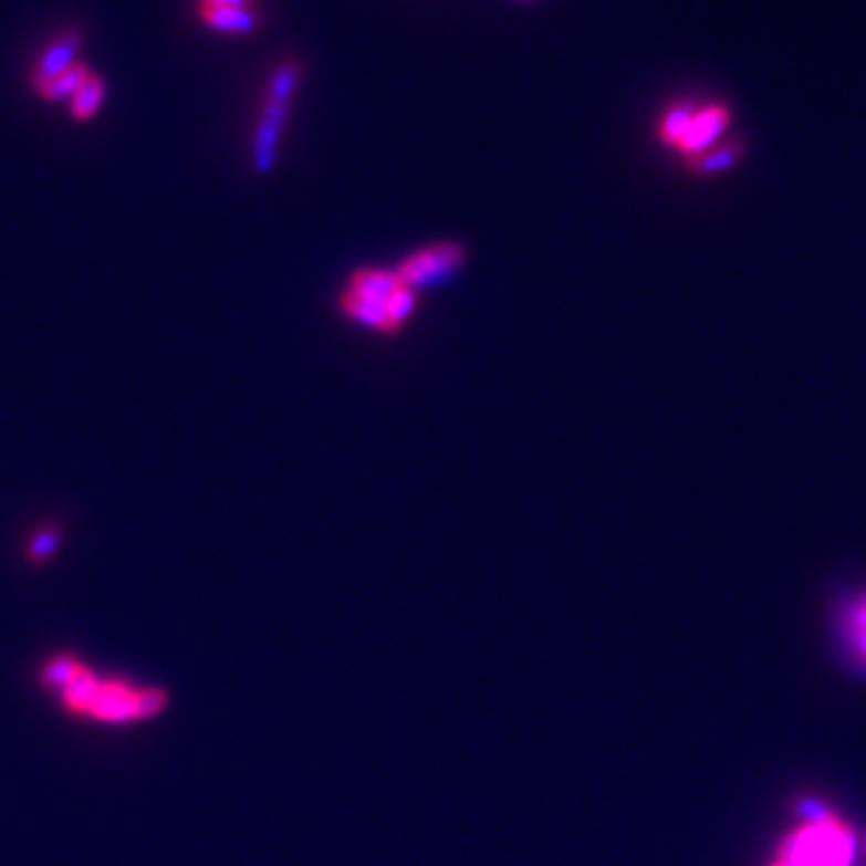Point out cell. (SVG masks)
<instances>
[{
	"instance_id": "8992f818",
	"label": "cell",
	"mask_w": 866,
	"mask_h": 866,
	"mask_svg": "<svg viewBox=\"0 0 866 866\" xmlns=\"http://www.w3.org/2000/svg\"><path fill=\"white\" fill-rule=\"evenodd\" d=\"M82 34L77 30H65L53 36L49 44L39 51V56L32 63L30 85L36 92L41 85H46L53 77L65 73L67 67L80 63Z\"/></svg>"
},
{
	"instance_id": "3957f363",
	"label": "cell",
	"mask_w": 866,
	"mask_h": 866,
	"mask_svg": "<svg viewBox=\"0 0 866 866\" xmlns=\"http://www.w3.org/2000/svg\"><path fill=\"white\" fill-rule=\"evenodd\" d=\"M301 82V65L296 61H284L274 67L263 106H260L255 133H253V167L258 174H270L278 159L280 135L289 116V104Z\"/></svg>"
},
{
	"instance_id": "9c48e42d",
	"label": "cell",
	"mask_w": 866,
	"mask_h": 866,
	"mask_svg": "<svg viewBox=\"0 0 866 866\" xmlns=\"http://www.w3.org/2000/svg\"><path fill=\"white\" fill-rule=\"evenodd\" d=\"M337 311L345 315L347 321L362 325V327L374 330V333H380V335H397V333H400V330H397L393 325V321L388 319V313H385V306L374 304V301H364L359 296H354V294L347 292V289L337 296Z\"/></svg>"
},
{
	"instance_id": "30bf717a",
	"label": "cell",
	"mask_w": 866,
	"mask_h": 866,
	"mask_svg": "<svg viewBox=\"0 0 866 866\" xmlns=\"http://www.w3.org/2000/svg\"><path fill=\"white\" fill-rule=\"evenodd\" d=\"M65 542V528L56 520L41 522L30 534H27L24 542V561L34 568L46 566L49 561H53L61 552V546Z\"/></svg>"
},
{
	"instance_id": "9a60e30c",
	"label": "cell",
	"mask_w": 866,
	"mask_h": 866,
	"mask_svg": "<svg viewBox=\"0 0 866 866\" xmlns=\"http://www.w3.org/2000/svg\"><path fill=\"white\" fill-rule=\"evenodd\" d=\"M847 640L866 659V595L847 612Z\"/></svg>"
},
{
	"instance_id": "8fae6325",
	"label": "cell",
	"mask_w": 866,
	"mask_h": 866,
	"mask_svg": "<svg viewBox=\"0 0 866 866\" xmlns=\"http://www.w3.org/2000/svg\"><path fill=\"white\" fill-rule=\"evenodd\" d=\"M104 102H106V82L96 73H92L85 85H82L73 94V100L67 102V114H71V118L77 123H90L102 112Z\"/></svg>"
},
{
	"instance_id": "4fadbf2b",
	"label": "cell",
	"mask_w": 866,
	"mask_h": 866,
	"mask_svg": "<svg viewBox=\"0 0 866 866\" xmlns=\"http://www.w3.org/2000/svg\"><path fill=\"white\" fill-rule=\"evenodd\" d=\"M741 155H744V147H741L739 143L714 145V147L706 149L703 155L686 159V167H689V169H691L693 174H698V176L720 174V171L732 169L734 164H737V159H741Z\"/></svg>"
},
{
	"instance_id": "ba28073f",
	"label": "cell",
	"mask_w": 866,
	"mask_h": 866,
	"mask_svg": "<svg viewBox=\"0 0 866 866\" xmlns=\"http://www.w3.org/2000/svg\"><path fill=\"white\" fill-rule=\"evenodd\" d=\"M196 12L205 27L219 34H253L260 24L258 8H196Z\"/></svg>"
},
{
	"instance_id": "6da1fadb",
	"label": "cell",
	"mask_w": 866,
	"mask_h": 866,
	"mask_svg": "<svg viewBox=\"0 0 866 866\" xmlns=\"http://www.w3.org/2000/svg\"><path fill=\"white\" fill-rule=\"evenodd\" d=\"M39 681L59 693L61 706L102 724H133L157 718L169 706V693L118 677H100L75 655L61 653L44 662Z\"/></svg>"
},
{
	"instance_id": "5b68a950",
	"label": "cell",
	"mask_w": 866,
	"mask_h": 866,
	"mask_svg": "<svg viewBox=\"0 0 866 866\" xmlns=\"http://www.w3.org/2000/svg\"><path fill=\"white\" fill-rule=\"evenodd\" d=\"M732 126V112L727 104H693V112L681 140L674 153L684 159L703 155L706 149L720 143V137Z\"/></svg>"
},
{
	"instance_id": "2e32d148",
	"label": "cell",
	"mask_w": 866,
	"mask_h": 866,
	"mask_svg": "<svg viewBox=\"0 0 866 866\" xmlns=\"http://www.w3.org/2000/svg\"><path fill=\"white\" fill-rule=\"evenodd\" d=\"M196 8H255V0H198Z\"/></svg>"
},
{
	"instance_id": "5bb4252c",
	"label": "cell",
	"mask_w": 866,
	"mask_h": 866,
	"mask_svg": "<svg viewBox=\"0 0 866 866\" xmlns=\"http://www.w3.org/2000/svg\"><path fill=\"white\" fill-rule=\"evenodd\" d=\"M415 311H417V292L405 284L400 289H395V294L385 301V313H388V319L397 330H403L407 325Z\"/></svg>"
},
{
	"instance_id": "e0dca14e",
	"label": "cell",
	"mask_w": 866,
	"mask_h": 866,
	"mask_svg": "<svg viewBox=\"0 0 866 866\" xmlns=\"http://www.w3.org/2000/svg\"><path fill=\"white\" fill-rule=\"evenodd\" d=\"M525 3H530V0H525Z\"/></svg>"
},
{
	"instance_id": "7c38bea8",
	"label": "cell",
	"mask_w": 866,
	"mask_h": 866,
	"mask_svg": "<svg viewBox=\"0 0 866 866\" xmlns=\"http://www.w3.org/2000/svg\"><path fill=\"white\" fill-rule=\"evenodd\" d=\"M90 75H92L90 65L80 61L73 67H67V71L61 73L59 77H53L51 82H46V85H41L36 90V96H39L41 102H46V104H59V102L67 104V102L73 100V94L82 85H85Z\"/></svg>"
},
{
	"instance_id": "277c9868",
	"label": "cell",
	"mask_w": 866,
	"mask_h": 866,
	"mask_svg": "<svg viewBox=\"0 0 866 866\" xmlns=\"http://www.w3.org/2000/svg\"><path fill=\"white\" fill-rule=\"evenodd\" d=\"M465 258V246L456 241H436L403 258L400 263L395 265V272L405 286L419 292V289L436 286L450 280L452 274L462 270Z\"/></svg>"
},
{
	"instance_id": "7a4b0ae2",
	"label": "cell",
	"mask_w": 866,
	"mask_h": 866,
	"mask_svg": "<svg viewBox=\"0 0 866 866\" xmlns=\"http://www.w3.org/2000/svg\"><path fill=\"white\" fill-rule=\"evenodd\" d=\"M852 833L831 814L808 818L780 847L773 866H849Z\"/></svg>"
},
{
	"instance_id": "52a82bcc",
	"label": "cell",
	"mask_w": 866,
	"mask_h": 866,
	"mask_svg": "<svg viewBox=\"0 0 866 866\" xmlns=\"http://www.w3.org/2000/svg\"><path fill=\"white\" fill-rule=\"evenodd\" d=\"M400 286L403 282L397 278L395 268H359L349 274L345 289L354 296L385 306V301Z\"/></svg>"
}]
</instances>
